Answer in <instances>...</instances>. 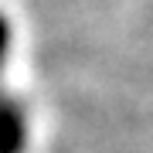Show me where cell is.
<instances>
[{
    "mask_svg": "<svg viewBox=\"0 0 153 153\" xmlns=\"http://www.w3.org/2000/svg\"><path fill=\"white\" fill-rule=\"evenodd\" d=\"M7 48H10V24L0 14V68L7 61ZM24 146H27V112L21 99L4 92L0 85V153H24Z\"/></svg>",
    "mask_w": 153,
    "mask_h": 153,
    "instance_id": "6da1fadb",
    "label": "cell"
}]
</instances>
